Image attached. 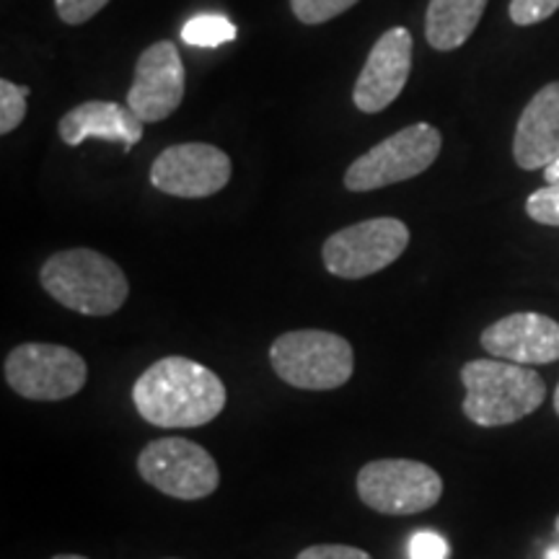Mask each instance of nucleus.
Returning <instances> with one entry per match:
<instances>
[{
	"instance_id": "obj_1",
	"label": "nucleus",
	"mask_w": 559,
	"mask_h": 559,
	"mask_svg": "<svg viewBox=\"0 0 559 559\" xmlns=\"http://www.w3.org/2000/svg\"><path fill=\"white\" fill-rule=\"evenodd\" d=\"M226 383L192 358L169 355L138 376L132 404L153 428L187 430L213 423L226 409Z\"/></svg>"
},
{
	"instance_id": "obj_2",
	"label": "nucleus",
	"mask_w": 559,
	"mask_h": 559,
	"mask_svg": "<svg viewBox=\"0 0 559 559\" xmlns=\"http://www.w3.org/2000/svg\"><path fill=\"white\" fill-rule=\"evenodd\" d=\"M466 419L479 428H502L534 415L547 400V383L531 366L498 358L469 360L461 368Z\"/></svg>"
},
{
	"instance_id": "obj_3",
	"label": "nucleus",
	"mask_w": 559,
	"mask_h": 559,
	"mask_svg": "<svg viewBox=\"0 0 559 559\" xmlns=\"http://www.w3.org/2000/svg\"><path fill=\"white\" fill-rule=\"evenodd\" d=\"M39 283L60 306L83 317H111L130 296L120 264L86 247L52 254L41 264Z\"/></svg>"
},
{
	"instance_id": "obj_4",
	"label": "nucleus",
	"mask_w": 559,
	"mask_h": 559,
	"mask_svg": "<svg viewBox=\"0 0 559 559\" xmlns=\"http://www.w3.org/2000/svg\"><path fill=\"white\" fill-rule=\"evenodd\" d=\"M270 366L300 391H334L353 379L355 353L345 337L324 330L285 332L272 342Z\"/></svg>"
},
{
	"instance_id": "obj_5",
	"label": "nucleus",
	"mask_w": 559,
	"mask_h": 559,
	"mask_svg": "<svg viewBox=\"0 0 559 559\" xmlns=\"http://www.w3.org/2000/svg\"><path fill=\"white\" fill-rule=\"evenodd\" d=\"M362 506L381 515H417L438 506L443 479L432 466L415 459L368 461L355 477Z\"/></svg>"
},
{
	"instance_id": "obj_6",
	"label": "nucleus",
	"mask_w": 559,
	"mask_h": 559,
	"mask_svg": "<svg viewBox=\"0 0 559 559\" xmlns=\"http://www.w3.org/2000/svg\"><path fill=\"white\" fill-rule=\"evenodd\" d=\"M440 148H443V138L438 128L428 122L409 124L362 153L347 169L345 187L349 192H373L415 179L436 164Z\"/></svg>"
},
{
	"instance_id": "obj_7",
	"label": "nucleus",
	"mask_w": 559,
	"mask_h": 559,
	"mask_svg": "<svg viewBox=\"0 0 559 559\" xmlns=\"http://www.w3.org/2000/svg\"><path fill=\"white\" fill-rule=\"evenodd\" d=\"M3 379L24 400L62 402L86 386L88 366L70 347L26 342L5 355Z\"/></svg>"
},
{
	"instance_id": "obj_8",
	"label": "nucleus",
	"mask_w": 559,
	"mask_h": 559,
	"mask_svg": "<svg viewBox=\"0 0 559 559\" xmlns=\"http://www.w3.org/2000/svg\"><path fill=\"white\" fill-rule=\"evenodd\" d=\"M138 474L166 498L205 500L221 485L218 461L194 440L171 436L151 440L138 453Z\"/></svg>"
},
{
	"instance_id": "obj_9",
	"label": "nucleus",
	"mask_w": 559,
	"mask_h": 559,
	"mask_svg": "<svg viewBox=\"0 0 559 559\" xmlns=\"http://www.w3.org/2000/svg\"><path fill=\"white\" fill-rule=\"evenodd\" d=\"M409 247V228L396 218H370L332 234L321 247L326 272L362 280L394 264Z\"/></svg>"
},
{
	"instance_id": "obj_10",
	"label": "nucleus",
	"mask_w": 559,
	"mask_h": 559,
	"mask_svg": "<svg viewBox=\"0 0 559 559\" xmlns=\"http://www.w3.org/2000/svg\"><path fill=\"white\" fill-rule=\"evenodd\" d=\"M230 181V158L210 143H179L166 148L151 166V185L181 200L218 194Z\"/></svg>"
},
{
	"instance_id": "obj_11",
	"label": "nucleus",
	"mask_w": 559,
	"mask_h": 559,
	"mask_svg": "<svg viewBox=\"0 0 559 559\" xmlns=\"http://www.w3.org/2000/svg\"><path fill=\"white\" fill-rule=\"evenodd\" d=\"M185 99V62L177 45L156 41L138 58L135 79L128 91V107L143 122H164Z\"/></svg>"
},
{
	"instance_id": "obj_12",
	"label": "nucleus",
	"mask_w": 559,
	"mask_h": 559,
	"mask_svg": "<svg viewBox=\"0 0 559 559\" xmlns=\"http://www.w3.org/2000/svg\"><path fill=\"white\" fill-rule=\"evenodd\" d=\"M412 70V34L404 26L383 32L376 39L366 66L360 70V79L355 81L353 102L366 115H379L396 102L409 81Z\"/></svg>"
},
{
	"instance_id": "obj_13",
	"label": "nucleus",
	"mask_w": 559,
	"mask_h": 559,
	"mask_svg": "<svg viewBox=\"0 0 559 559\" xmlns=\"http://www.w3.org/2000/svg\"><path fill=\"white\" fill-rule=\"evenodd\" d=\"M479 342L489 358L531 368L547 366L559 360V321L536 311L510 313L489 324Z\"/></svg>"
},
{
	"instance_id": "obj_14",
	"label": "nucleus",
	"mask_w": 559,
	"mask_h": 559,
	"mask_svg": "<svg viewBox=\"0 0 559 559\" xmlns=\"http://www.w3.org/2000/svg\"><path fill=\"white\" fill-rule=\"evenodd\" d=\"M513 158L521 169H547L559 158V81L539 88L523 109L513 138Z\"/></svg>"
},
{
	"instance_id": "obj_15",
	"label": "nucleus",
	"mask_w": 559,
	"mask_h": 559,
	"mask_svg": "<svg viewBox=\"0 0 559 559\" xmlns=\"http://www.w3.org/2000/svg\"><path fill=\"white\" fill-rule=\"evenodd\" d=\"M145 122L132 111L128 104L117 102H83L62 117L58 130L62 143L79 148L88 138L122 143V151L130 153L132 145L143 138Z\"/></svg>"
},
{
	"instance_id": "obj_16",
	"label": "nucleus",
	"mask_w": 559,
	"mask_h": 559,
	"mask_svg": "<svg viewBox=\"0 0 559 559\" xmlns=\"http://www.w3.org/2000/svg\"><path fill=\"white\" fill-rule=\"evenodd\" d=\"M489 0H430L425 13V39L432 50L451 52L466 45L485 16Z\"/></svg>"
},
{
	"instance_id": "obj_17",
	"label": "nucleus",
	"mask_w": 559,
	"mask_h": 559,
	"mask_svg": "<svg viewBox=\"0 0 559 559\" xmlns=\"http://www.w3.org/2000/svg\"><path fill=\"white\" fill-rule=\"evenodd\" d=\"M181 39L192 47H218L236 39V26L218 13H202L181 26Z\"/></svg>"
},
{
	"instance_id": "obj_18",
	"label": "nucleus",
	"mask_w": 559,
	"mask_h": 559,
	"mask_svg": "<svg viewBox=\"0 0 559 559\" xmlns=\"http://www.w3.org/2000/svg\"><path fill=\"white\" fill-rule=\"evenodd\" d=\"M29 86H16L13 81H0V132L11 135L26 117Z\"/></svg>"
},
{
	"instance_id": "obj_19",
	"label": "nucleus",
	"mask_w": 559,
	"mask_h": 559,
	"mask_svg": "<svg viewBox=\"0 0 559 559\" xmlns=\"http://www.w3.org/2000/svg\"><path fill=\"white\" fill-rule=\"evenodd\" d=\"M355 3H360V0H290V9L300 24L317 26L337 19L340 13L349 11Z\"/></svg>"
},
{
	"instance_id": "obj_20",
	"label": "nucleus",
	"mask_w": 559,
	"mask_h": 559,
	"mask_svg": "<svg viewBox=\"0 0 559 559\" xmlns=\"http://www.w3.org/2000/svg\"><path fill=\"white\" fill-rule=\"evenodd\" d=\"M526 213L531 221L542 223V226L559 228V185H547L528 194Z\"/></svg>"
},
{
	"instance_id": "obj_21",
	"label": "nucleus",
	"mask_w": 559,
	"mask_h": 559,
	"mask_svg": "<svg viewBox=\"0 0 559 559\" xmlns=\"http://www.w3.org/2000/svg\"><path fill=\"white\" fill-rule=\"evenodd\" d=\"M559 11V0H510V21L519 26L539 24Z\"/></svg>"
},
{
	"instance_id": "obj_22",
	"label": "nucleus",
	"mask_w": 559,
	"mask_h": 559,
	"mask_svg": "<svg viewBox=\"0 0 559 559\" xmlns=\"http://www.w3.org/2000/svg\"><path fill=\"white\" fill-rule=\"evenodd\" d=\"M409 559H449L451 547L438 531H415L409 539Z\"/></svg>"
},
{
	"instance_id": "obj_23",
	"label": "nucleus",
	"mask_w": 559,
	"mask_h": 559,
	"mask_svg": "<svg viewBox=\"0 0 559 559\" xmlns=\"http://www.w3.org/2000/svg\"><path fill=\"white\" fill-rule=\"evenodd\" d=\"M109 0H55V9L58 16L70 26L86 24L88 19H94Z\"/></svg>"
},
{
	"instance_id": "obj_24",
	"label": "nucleus",
	"mask_w": 559,
	"mask_h": 559,
	"mask_svg": "<svg viewBox=\"0 0 559 559\" xmlns=\"http://www.w3.org/2000/svg\"><path fill=\"white\" fill-rule=\"evenodd\" d=\"M296 559H373L366 549L349 544H313L306 547Z\"/></svg>"
},
{
	"instance_id": "obj_25",
	"label": "nucleus",
	"mask_w": 559,
	"mask_h": 559,
	"mask_svg": "<svg viewBox=\"0 0 559 559\" xmlns=\"http://www.w3.org/2000/svg\"><path fill=\"white\" fill-rule=\"evenodd\" d=\"M544 179H547V185H559V158L551 160L547 169H544Z\"/></svg>"
},
{
	"instance_id": "obj_26",
	"label": "nucleus",
	"mask_w": 559,
	"mask_h": 559,
	"mask_svg": "<svg viewBox=\"0 0 559 559\" xmlns=\"http://www.w3.org/2000/svg\"><path fill=\"white\" fill-rule=\"evenodd\" d=\"M555 534H557V539H555V544H549V549H547V555H544V559H559V515L555 519Z\"/></svg>"
},
{
	"instance_id": "obj_27",
	"label": "nucleus",
	"mask_w": 559,
	"mask_h": 559,
	"mask_svg": "<svg viewBox=\"0 0 559 559\" xmlns=\"http://www.w3.org/2000/svg\"><path fill=\"white\" fill-rule=\"evenodd\" d=\"M52 559H88V557H81V555H58V557H52Z\"/></svg>"
},
{
	"instance_id": "obj_28",
	"label": "nucleus",
	"mask_w": 559,
	"mask_h": 559,
	"mask_svg": "<svg viewBox=\"0 0 559 559\" xmlns=\"http://www.w3.org/2000/svg\"><path fill=\"white\" fill-rule=\"evenodd\" d=\"M551 402H555V412L559 415V383H557V389H555V400H551Z\"/></svg>"
}]
</instances>
